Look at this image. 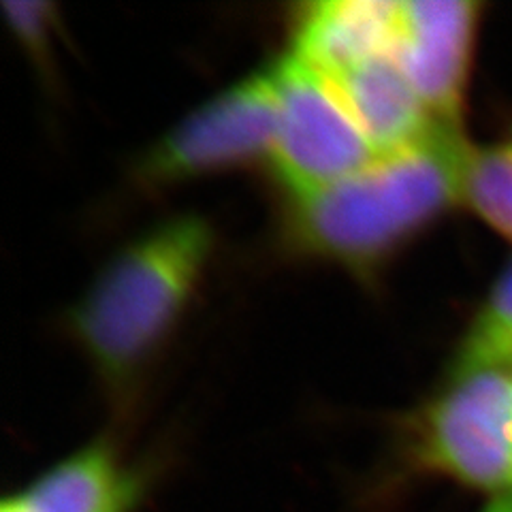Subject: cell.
I'll list each match as a JSON object with an SVG mask.
<instances>
[{"label":"cell","instance_id":"obj_1","mask_svg":"<svg viewBox=\"0 0 512 512\" xmlns=\"http://www.w3.org/2000/svg\"><path fill=\"white\" fill-rule=\"evenodd\" d=\"M470 150L461 128L438 126L410 148L288 199L286 242L316 259L372 269L461 201Z\"/></svg>","mask_w":512,"mask_h":512},{"label":"cell","instance_id":"obj_2","mask_svg":"<svg viewBox=\"0 0 512 512\" xmlns=\"http://www.w3.org/2000/svg\"><path fill=\"white\" fill-rule=\"evenodd\" d=\"M199 216L158 224L114 256L73 310V331L101 376L124 387L163 344L212 254Z\"/></svg>","mask_w":512,"mask_h":512},{"label":"cell","instance_id":"obj_3","mask_svg":"<svg viewBox=\"0 0 512 512\" xmlns=\"http://www.w3.org/2000/svg\"><path fill=\"white\" fill-rule=\"evenodd\" d=\"M410 451L421 468L457 483L512 491V372L455 367L444 389L416 416Z\"/></svg>","mask_w":512,"mask_h":512},{"label":"cell","instance_id":"obj_4","mask_svg":"<svg viewBox=\"0 0 512 512\" xmlns=\"http://www.w3.org/2000/svg\"><path fill=\"white\" fill-rule=\"evenodd\" d=\"M278 126L271 167L288 197L340 182L378 158L331 79L293 52L271 67Z\"/></svg>","mask_w":512,"mask_h":512},{"label":"cell","instance_id":"obj_5","mask_svg":"<svg viewBox=\"0 0 512 512\" xmlns=\"http://www.w3.org/2000/svg\"><path fill=\"white\" fill-rule=\"evenodd\" d=\"M276 126L274 73H252L171 128L143 156L139 173L150 184H169L271 158Z\"/></svg>","mask_w":512,"mask_h":512},{"label":"cell","instance_id":"obj_6","mask_svg":"<svg viewBox=\"0 0 512 512\" xmlns=\"http://www.w3.org/2000/svg\"><path fill=\"white\" fill-rule=\"evenodd\" d=\"M480 7L470 0L399 5L395 60L438 124L459 128Z\"/></svg>","mask_w":512,"mask_h":512},{"label":"cell","instance_id":"obj_7","mask_svg":"<svg viewBox=\"0 0 512 512\" xmlns=\"http://www.w3.org/2000/svg\"><path fill=\"white\" fill-rule=\"evenodd\" d=\"M399 5L389 0H325L303 5L295 18L293 54L325 75H338L365 60L393 54Z\"/></svg>","mask_w":512,"mask_h":512},{"label":"cell","instance_id":"obj_8","mask_svg":"<svg viewBox=\"0 0 512 512\" xmlns=\"http://www.w3.org/2000/svg\"><path fill=\"white\" fill-rule=\"evenodd\" d=\"M327 77L342 94L378 156L410 148L444 126L431 118L395 54L376 56Z\"/></svg>","mask_w":512,"mask_h":512},{"label":"cell","instance_id":"obj_9","mask_svg":"<svg viewBox=\"0 0 512 512\" xmlns=\"http://www.w3.org/2000/svg\"><path fill=\"white\" fill-rule=\"evenodd\" d=\"M137 480L105 444L64 459L20 495L28 512H128Z\"/></svg>","mask_w":512,"mask_h":512},{"label":"cell","instance_id":"obj_10","mask_svg":"<svg viewBox=\"0 0 512 512\" xmlns=\"http://www.w3.org/2000/svg\"><path fill=\"white\" fill-rule=\"evenodd\" d=\"M461 201L512 242V141L470 150Z\"/></svg>","mask_w":512,"mask_h":512},{"label":"cell","instance_id":"obj_11","mask_svg":"<svg viewBox=\"0 0 512 512\" xmlns=\"http://www.w3.org/2000/svg\"><path fill=\"white\" fill-rule=\"evenodd\" d=\"M512 344V263L495 282L483 310L463 340L455 367H500L508 346Z\"/></svg>","mask_w":512,"mask_h":512},{"label":"cell","instance_id":"obj_12","mask_svg":"<svg viewBox=\"0 0 512 512\" xmlns=\"http://www.w3.org/2000/svg\"><path fill=\"white\" fill-rule=\"evenodd\" d=\"M7 20L11 22L15 35L30 47V50H45L47 30L52 24V7L47 3H7Z\"/></svg>","mask_w":512,"mask_h":512},{"label":"cell","instance_id":"obj_13","mask_svg":"<svg viewBox=\"0 0 512 512\" xmlns=\"http://www.w3.org/2000/svg\"><path fill=\"white\" fill-rule=\"evenodd\" d=\"M480 512H512V491L493 495L487 506Z\"/></svg>","mask_w":512,"mask_h":512},{"label":"cell","instance_id":"obj_14","mask_svg":"<svg viewBox=\"0 0 512 512\" xmlns=\"http://www.w3.org/2000/svg\"><path fill=\"white\" fill-rule=\"evenodd\" d=\"M0 512H28V510L22 504L20 495H15V498H7L5 500V504H3V508H0Z\"/></svg>","mask_w":512,"mask_h":512},{"label":"cell","instance_id":"obj_15","mask_svg":"<svg viewBox=\"0 0 512 512\" xmlns=\"http://www.w3.org/2000/svg\"><path fill=\"white\" fill-rule=\"evenodd\" d=\"M500 367H506V370H510V372H512V344L508 346V350H506V355H504V359H502Z\"/></svg>","mask_w":512,"mask_h":512}]
</instances>
